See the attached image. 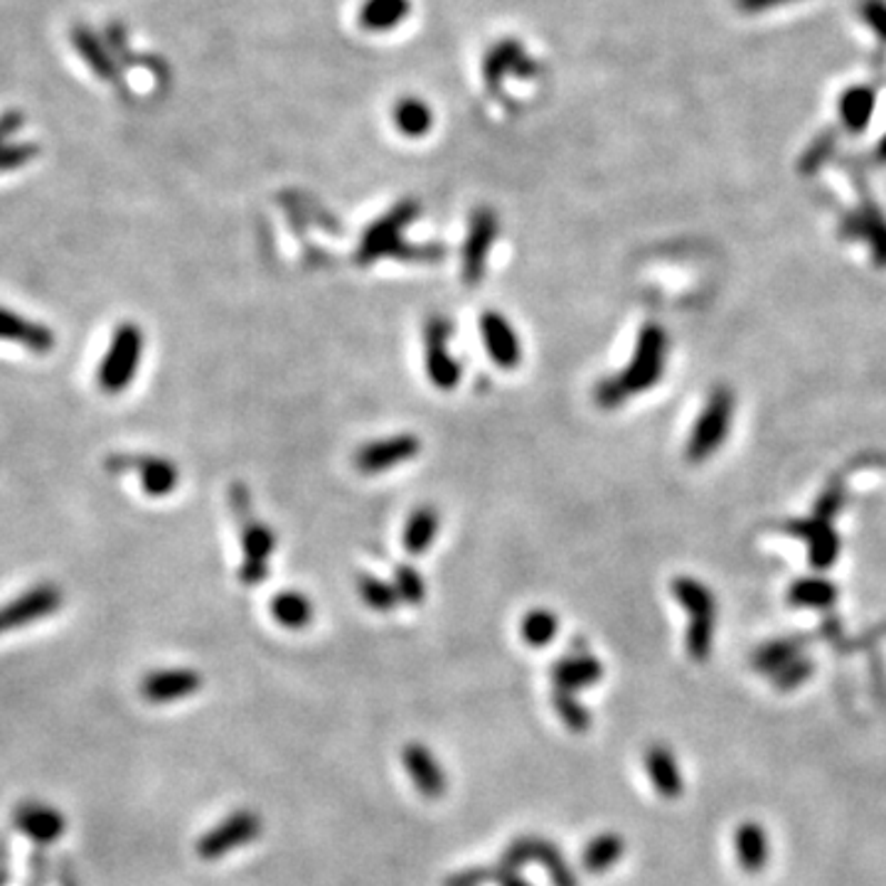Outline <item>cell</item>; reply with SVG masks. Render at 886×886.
Instances as JSON below:
<instances>
[{
	"label": "cell",
	"mask_w": 886,
	"mask_h": 886,
	"mask_svg": "<svg viewBox=\"0 0 886 886\" xmlns=\"http://www.w3.org/2000/svg\"><path fill=\"white\" fill-rule=\"evenodd\" d=\"M665 352H667V335L657 323L643 325L638 335V345H635L633 360L613 377L601 380L594 390L596 404L604 409H616L631 396L641 394L645 390L655 387L663 377L665 370Z\"/></svg>",
	"instance_id": "1"
},
{
	"label": "cell",
	"mask_w": 886,
	"mask_h": 886,
	"mask_svg": "<svg viewBox=\"0 0 886 886\" xmlns=\"http://www.w3.org/2000/svg\"><path fill=\"white\" fill-rule=\"evenodd\" d=\"M419 212H422V208H419L416 200H402L394 210L384 214L382 220L372 222L368 226V232L362 234V242L358 246V256H355L358 264L368 266V264H372V261H377L382 256L412 259V261L441 259V256H436V254H441V249H434V246L416 249V246L404 244L402 234L406 226L419 218Z\"/></svg>",
	"instance_id": "2"
},
{
	"label": "cell",
	"mask_w": 886,
	"mask_h": 886,
	"mask_svg": "<svg viewBox=\"0 0 886 886\" xmlns=\"http://www.w3.org/2000/svg\"><path fill=\"white\" fill-rule=\"evenodd\" d=\"M230 503L242 530L244 560L240 566V582L246 586L261 584L269 576V562L276 550V537L271 527L252 513V500H249V491L242 483L232 485Z\"/></svg>",
	"instance_id": "3"
},
{
	"label": "cell",
	"mask_w": 886,
	"mask_h": 886,
	"mask_svg": "<svg viewBox=\"0 0 886 886\" xmlns=\"http://www.w3.org/2000/svg\"><path fill=\"white\" fill-rule=\"evenodd\" d=\"M673 594L677 604L685 608L689 616L687 628V655L692 661L704 663L712 655L714 626H717V604H714L712 591L699 584L697 578L679 576L673 582Z\"/></svg>",
	"instance_id": "4"
},
{
	"label": "cell",
	"mask_w": 886,
	"mask_h": 886,
	"mask_svg": "<svg viewBox=\"0 0 886 886\" xmlns=\"http://www.w3.org/2000/svg\"><path fill=\"white\" fill-rule=\"evenodd\" d=\"M145 338L141 325L121 323L111 335L107 355L99 365V387L109 394H119L133 382L135 372L141 368Z\"/></svg>",
	"instance_id": "5"
},
{
	"label": "cell",
	"mask_w": 886,
	"mask_h": 886,
	"mask_svg": "<svg viewBox=\"0 0 886 886\" xmlns=\"http://www.w3.org/2000/svg\"><path fill=\"white\" fill-rule=\"evenodd\" d=\"M732 419H734V394L729 390L717 387L709 394L707 404H704L702 414L695 422V429H692V436L685 449L687 461L702 463L714 456V451L722 446L726 434H729Z\"/></svg>",
	"instance_id": "6"
},
{
	"label": "cell",
	"mask_w": 886,
	"mask_h": 886,
	"mask_svg": "<svg viewBox=\"0 0 886 886\" xmlns=\"http://www.w3.org/2000/svg\"><path fill=\"white\" fill-rule=\"evenodd\" d=\"M62 604L64 594L57 584L42 582L30 586L26 594H20L0 606V635L13 628H26L30 623H38L42 618H50L62 608Z\"/></svg>",
	"instance_id": "7"
},
{
	"label": "cell",
	"mask_w": 886,
	"mask_h": 886,
	"mask_svg": "<svg viewBox=\"0 0 886 886\" xmlns=\"http://www.w3.org/2000/svg\"><path fill=\"white\" fill-rule=\"evenodd\" d=\"M107 471L119 473H133L141 479L143 491L151 497H165L178 487L180 471L173 461L161 456H139V453H111L104 461Z\"/></svg>",
	"instance_id": "8"
},
{
	"label": "cell",
	"mask_w": 886,
	"mask_h": 886,
	"mask_svg": "<svg viewBox=\"0 0 886 886\" xmlns=\"http://www.w3.org/2000/svg\"><path fill=\"white\" fill-rule=\"evenodd\" d=\"M500 862L507 867H522L527 862H540L544 872L550 874L552 886H578L576 872L570 867V862L564 859L562 849L550 839L542 837H520L515 843H510L503 852Z\"/></svg>",
	"instance_id": "9"
},
{
	"label": "cell",
	"mask_w": 886,
	"mask_h": 886,
	"mask_svg": "<svg viewBox=\"0 0 886 886\" xmlns=\"http://www.w3.org/2000/svg\"><path fill=\"white\" fill-rule=\"evenodd\" d=\"M451 323L443 315H431L424 328V360H426V374L429 380L436 384L439 390H453L461 382V362L451 355Z\"/></svg>",
	"instance_id": "10"
},
{
	"label": "cell",
	"mask_w": 886,
	"mask_h": 886,
	"mask_svg": "<svg viewBox=\"0 0 886 886\" xmlns=\"http://www.w3.org/2000/svg\"><path fill=\"white\" fill-rule=\"evenodd\" d=\"M497 214L487 208L473 212L469 236L463 244V281L465 286H479L485 276L487 254L495 246L497 240Z\"/></svg>",
	"instance_id": "11"
},
{
	"label": "cell",
	"mask_w": 886,
	"mask_h": 886,
	"mask_svg": "<svg viewBox=\"0 0 886 886\" xmlns=\"http://www.w3.org/2000/svg\"><path fill=\"white\" fill-rule=\"evenodd\" d=\"M259 835H261V817L252 811H236L218 827H212L208 835H202L195 849L202 859L212 862L230 855V852L236 847L252 843V839Z\"/></svg>",
	"instance_id": "12"
},
{
	"label": "cell",
	"mask_w": 886,
	"mask_h": 886,
	"mask_svg": "<svg viewBox=\"0 0 886 886\" xmlns=\"http://www.w3.org/2000/svg\"><path fill=\"white\" fill-rule=\"evenodd\" d=\"M422 451V439L416 434H394L387 439L370 441L355 453V469L362 475H380L412 461Z\"/></svg>",
	"instance_id": "13"
},
{
	"label": "cell",
	"mask_w": 886,
	"mask_h": 886,
	"mask_svg": "<svg viewBox=\"0 0 886 886\" xmlns=\"http://www.w3.org/2000/svg\"><path fill=\"white\" fill-rule=\"evenodd\" d=\"M481 333L487 355L503 370H515L522 362V343L513 323L503 313L485 311L481 315Z\"/></svg>",
	"instance_id": "14"
},
{
	"label": "cell",
	"mask_w": 886,
	"mask_h": 886,
	"mask_svg": "<svg viewBox=\"0 0 886 886\" xmlns=\"http://www.w3.org/2000/svg\"><path fill=\"white\" fill-rule=\"evenodd\" d=\"M202 687V675L190 667L153 669L141 683V695L153 704H165L192 697Z\"/></svg>",
	"instance_id": "15"
},
{
	"label": "cell",
	"mask_w": 886,
	"mask_h": 886,
	"mask_svg": "<svg viewBox=\"0 0 886 886\" xmlns=\"http://www.w3.org/2000/svg\"><path fill=\"white\" fill-rule=\"evenodd\" d=\"M13 823L22 835H28L40 847L54 845L64 835V815L48 803H22L13 815Z\"/></svg>",
	"instance_id": "16"
},
{
	"label": "cell",
	"mask_w": 886,
	"mask_h": 886,
	"mask_svg": "<svg viewBox=\"0 0 886 886\" xmlns=\"http://www.w3.org/2000/svg\"><path fill=\"white\" fill-rule=\"evenodd\" d=\"M70 40H72V48L77 50V54L82 57L84 64L99 79H104V82H109V84L121 82L119 62L113 60V52L109 50V44H104V40H101L92 28L84 26V22H77L70 32Z\"/></svg>",
	"instance_id": "17"
},
{
	"label": "cell",
	"mask_w": 886,
	"mask_h": 886,
	"mask_svg": "<svg viewBox=\"0 0 886 886\" xmlns=\"http://www.w3.org/2000/svg\"><path fill=\"white\" fill-rule=\"evenodd\" d=\"M0 340L13 345H22L30 352H38V355H48L54 348V333L48 325H42L38 321H30L22 313H16L10 309L0 305Z\"/></svg>",
	"instance_id": "18"
},
{
	"label": "cell",
	"mask_w": 886,
	"mask_h": 886,
	"mask_svg": "<svg viewBox=\"0 0 886 886\" xmlns=\"http://www.w3.org/2000/svg\"><path fill=\"white\" fill-rule=\"evenodd\" d=\"M402 761L419 793L426 798H441L446 793V774H443L439 758L424 744H406Z\"/></svg>",
	"instance_id": "19"
},
{
	"label": "cell",
	"mask_w": 886,
	"mask_h": 886,
	"mask_svg": "<svg viewBox=\"0 0 886 886\" xmlns=\"http://www.w3.org/2000/svg\"><path fill=\"white\" fill-rule=\"evenodd\" d=\"M550 675L556 689L576 692L582 687L596 685L598 679L604 677V665L582 647V651H576L574 655L562 657V661L552 667Z\"/></svg>",
	"instance_id": "20"
},
{
	"label": "cell",
	"mask_w": 886,
	"mask_h": 886,
	"mask_svg": "<svg viewBox=\"0 0 886 886\" xmlns=\"http://www.w3.org/2000/svg\"><path fill=\"white\" fill-rule=\"evenodd\" d=\"M643 761H645L647 776H651L655 791L661 793L663 798L675 801V798H679V795H683L685 781H683V774H679L675 754L669 752L667 746H663V744L647 746Z\"/></svg>",
	"instance_id": "21"
},
{
	"label": "cell",
	"mask_w": 886,
	"mask_h": 886,
	"mask_svg": "<svg viewBox=\"0 0 886 886\" xmlns=\"http://www.w3.org/2000/svg\"><path fill=\"white\" fill-rule=\"evenodd\" d=\"M734 847H736V859L738 867L746 874H761L768 865L771 857V839L768 833L764 830L761 823H742L734 835Z\"/></svg>",
	"instance_id": "22"
},
{
	"label": "cell",
	"mask_w": 886,
	"mask_h": 886,
	"mask_svg": "<svg viewBox=\"0 0 886 886\" xmlns=\"http://www.w3.org/2000/svg\"><path fill=\"white\" fill-rule=\"evenodd\" d=\"M412 13V0H365L360 6L358 22L368 32H390L400 28Z\"/></svg>",
	"instance_id": "23"
},
{
	"label": "cell",
	"mask_w": 886,
	"mask_h": 886,
	"mask_svg": "<svg viewBox=\"0 0 886 886\" xmlns=\"http://www.w3.org/2000/svg\"><path fill=\"white\" fill-rule=\"evenodd\" d=\"M439 525H441V520H439L436 507H429V505L416 507L414 513L409 515L406 525H404V535H402L404 550L412 556L424 554L431 547V542L436 540Z\"/></svg>",
	"instance_id": "24"
},
{
	"label": "cell",
	"mask_w": 886,
	"mask_h": 886,
	"mask_svg": "<svg viewBox=\"0 0 886 886\" xmlns=\"http://www.w3.org/2000/svg\"><path fill=\"white\" fill-rule=\"evenodd\" d=\"M874 104H877V94L872 87H852L839 97V119H843L845 129L852 133H859L869 127Z\"/></svg>",
	"instance_id": "25"
},
{
	"label": "cell",
	"mask_w": 886,
	"mask_h": 886,
	"mask_svg": "<svg viewBox=\"0 0 886 886\" xmlns=\"http://www.w3.org/2000/svg\"><path fill=\"white\" fill-rule=\"evenodd\" d=\"M271 616H274L283 628L301 631L313 621V604L311 598L301 594V591H281L271 598Z\"/></svg>",
	"instance_id": "26"
},
{
	"label": "cell",
	"mask_w": 886,
	"mask_h": 886,
	"mask_svg": "<svg viewBox=\"0 0 886 886\" xmlns=\"http://www.w3.org/2000/svg\"><path fill=\"white\" fill-rule=\"evenodd\" d=\"M623 852H626V839L621 835H598L582 852V869L588 874H604L623 857Z\"/></svg>",
	"instance_id": "27"
},
{
	"label": "cell",
	"mask_w": 886,
	"mask_h": 886,
	"mask_svg": "<svg viewBox=\"0 0 886 886\" xmlns=\"http://www.w3.org/2000/svg\"><path fill=\"white\" fill-rule=\"evenodd\" d=\"M394 123L409 139H422L434 127V113L426 101L419 97H404L400 104L394 107Z\"/></svg>",
	"instance_id": "28"
},
{
	"label": "cell",
	"mask_w": 886,
	"mask_h": 886,
	"mask_svg": "<svg viewBox=\"0 0 886 886\" xmlns=\"http://www.w3.org/2000/svg\"><path fill=\"white\" fill-rule=\"evenodd\" d=\"M801 647H803V638H783L776 643H768L754 655V665L758 673L776 675L778 669H783L788 663L798 661Z\"/></svg>",
	"instance_id": "29"
},
{
	"label": "cell",
	"mask_w": 886,
	"mask_h": 886,
	"mask_svg": "<svg viewBox=\"0 0 886 886\" xmlns=\"http://www.w3.org/2000/svg\"><path fill=\"white\" fill-rule=\"evenodd\" d=\"M556 631H560V618L554 616L547 608H535L530 611L525 618H522V641L532 647H544L556 638Z\"/></svg>",
	"instance_id": "30"
},
{
	"label": "cell",
	"mask_w": 886,
	"mask_h": 886,
	"mask_svg": "<svg viewBox=\"0 0 886 886\" xmlns=\"http://www.w3.org/2000/svg\"><path fill=\"white\" fill-rule=\"evenodd\" d=\"M520 60H525V57H522V48L517 42H500L497 48H493L485 57L483 64L485 82L491 87H497L500 79H503L510 70L517 72Z\"/></svg>",
	"instance_id": "31"
},
{
	"label": "cell",
	"mask_w": 886,
	"mask_h": 886,
	"mask_svg": "<svg viewBox=\"0 0 886 886\" xmlns=\"http://www.w3.org/2000/svg\"><path fill=\"white\" fill-rule=\"evenodd\" d=\"M358 584H360V596H362V601H365V604H368L372 611H377V613H392L396 606L402 604L400 594H396V588H394V584L382 582V578H377V576H372V574H360Z\"/></svg>",
	"instance_id": "32"
},
{
	"label": "cell",
	"mask_w": 886,
	"mask_h": 886,
	"mask_svg": "<svg viewBox=\"0 0 886 886\" xmlns=\"http://www.w3.org/2000/svg\"><path fill=\"white\" fill-rule=\"evenodd\" d=\"M552 704H554V712L560 714V719L570 726L572 732H576V734L588 732V726H591V722H594V717H591V712L576 699L574 692L554 689Z\"/></svg>",
	"instance_id": "33"
},
{
	"label": "cell",
	"mask_w": 886,
	"mask_h": 886,
	"mask_svg": "<svg viewBox=\"0 0 886 886\" xmlns=\"http://www.w3.org/2000/svg\"><path fill=\"white\" fill-rule=\"evenodd\" d=\"M394 588H396V594H400L402 604L419 606L426 598V584H424L422 574H419L414 566H409V564L396 566Z\"/></svg>",
	"instance_id": "34"
},
{
	"label": "cell",
	"mask_w": 886,
	"mask_h": 886,
	"mask_svg": "<svg viewBox=\"0 0 886 886\" xmlns=\"http://www.w3.org/2000/svg\"><path fill=\"white\" fill-rule=\"evenodd\" d=\"M795 606H830L835 601V588L825 582H801L791 591Z\"/></svg>",
	"instance_id": "35"
},
{
	"label": "cell",
	"mask_w": 886,
	"mask_h": 886,
	"mask_svg": "<svg viewBox=\"0 0 886 886\" xmlns=\"http://www.w3.org/2000/svg\"><path fill=\"white\" fill-rule=\"evenodd\" d=\"M40 148L30 141L20 143H3L0 145V173H10V170L26 168L36 161Z\"/></svg>",
	"instance_id": "36"
},
{
	"label": "cell",
	"mask_w": 886,
	"mask_h": 886,
	"mask_svg": "<svg viewBox=\"0 0 886 886\" xmlns=\"http://www.w3.org/2000/svg\"><path fill=\"white\" fill-rule=\"evenodd\" d=\"M859 16L886 44V0H859Z\"/></svg>",
	"instance_id": "37"
},
{
	"label": "cell",
	"mask_w": 886,
	"mask_h": 886,
	"mask_svg": "<svg viewBox=\"0 0 886 886\" xmlns=\"http://www.w3.org/2000/svg\"><path fill=\"white\" fill-rule=\"evenodd\" d=\"M811 673H813V663L811 661H793V663H788L786 667L778 669V673L774 675L776 687L783 689V692H788L793 687H798L801 683H805V679L811 677Z\"/></svg>",
	"instance_id": "38"
},
{
	"label": "cell",
	"mask_w": 886,
	"mask_h": 886,
	"mask_svg": "<svg viewBox=\"0 0 886 886\" xmlns=\"http://www.w3.org/2000/svg\"><path fill=\"white\" fill-rule=\"evenodd\" d=\"M835 148V131H827V133H823L820 139H815V143L808 148V151H805V158H803V170L808 168V170H813V168H817L820 165L827 155H830V151Z\"/></svg>",
	"instance_id": "39"
},
{
	"label": "cell",
	"mask_w": 886,
	"mask_h": 886,
	"mask_svg": "<svg viewBox=\"0 0 886 886\" xmlns=\"http://www.w3.org/2000/svg\"><path fill=\"white\" fill-rule=\"evenodd\" d=\"M487 882H491V867H469L451 874L443 886H485Z\"/></svg>",
	"instance_id": "40"
},
{
	"label": "cell",
	"mask_w": 886,
	"mask_h": 886,
	"mask_svg": "<svg viewBox=\"0 0 886 886\" xmlns=\"http://www.w3.org/2000/svg\"><path fill=\"white\" fill-rule=\"evenodd\" d=\"M491 882H495L497 886H532L525 877H522L520 869L507 867L503 862H500L497 867H491Z\"/></svg>",
	"instance_id": "41"
},
{
	"label": "cell",
	"mask_w": 886,
	"mask_h": 886,
	"mask_svg": "<svg viewBox=\"0 0 886 886\" xmlns=\"http://www.w3.org/2000/svg\"><path fill=\"white\" fill-rule=\"evenodd\" d=\"M734 3L738 10H742V13H764V10L798 3V0H734Z\"/></svg>",
	"instance_id": "42"
},
{
	"label": "cell",
	"mask_w": 886,
	"mask_h": 886,
	"mask_svg": "<svg viewBox=\"0 0 886 886\" xmlns=\"http://www.w3.org/2000/svg\"><path fill=\"white\" fill-rule=\"evenodd\" d=\"M22 123H26V119H22L20 111L0 113V145L8 143L10 135L22 129Z\"/></svg>",
	"instance_id": "43"
},
{
	"label": "cell",
	"mask_w": 886,
	"mask_h": 886,
	"mask_svg": "<svg viewBox=\"0 0 886 886\" xmlns=\"http://www.w3.org/2000/svg\"><path fill=\"white\" fill-rule=\"evenodd\" d=\"M62 884H64V886H77V882H74V877H72V872H70V869H67V872H64V877H62Z\"/></svg>",
	"instance_id": "44"
},
{
	"label": "cell",
	"mask_w": 886,
	"mask_h": 886,
	"mask_svg": "<svg viewBox=\"0 0 886 886\" xmlns=\"http://www.w3.org/2000/svg\"><path fill=\"white\" fill-rule=\"evenodd\" d=\"M877 158H879V161H886V135H884V141L877 148Z\"/></svg>",
	"instance_id": "45"
},
{
	"label": "cell",
	"mask_w": 886,
	"mask_h": 886,
	"mask_svg": "<svg viewBox=\"0 0 886 886\" xmlns=\"http://www.w3.org/2000/svg\"><path fill=\"white\" fill-rule=\"evenodd\" d=\"M6 879H8V874H6V869L0 872V884H6Z\"/></svg>",
	"instance_id": "46"
},
{
	"label": "cell",
	"mask_w": 886,
	"mask_h": 886,
	"mask_svg": "<svg viewBox=\"0 0 886 886\" xmlns=\"http://www.w3.org/2000/svg\"><path fill=\"white\" fill-rule=\"evenodd\" d=\"M36 886H38V884H36Z\"/></svg>",
	"instance_id": "47"
}]
</instances>
